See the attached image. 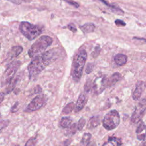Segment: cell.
<instances>
[{
    "label": "cell",
    "mask_w": 146,
    "mask_h": 146,
    "mask_svg": "<svg viewBox=\"0 0 146 146\" xmlns=\"http://www.w3.org/2000/svg\"><path fill=\"white\" fill-rule=\"evenodd\" d=\"M59 48H52L35 56L27 66L29 77L33 78L39 74L46 67L57 60L61 55Z\"/></svg>",
    "instance_id": "obj_1"
},
{
    "label": "cell",
    "mask_w": 146,
    "mask_h": 146,
    "mask_svg": "<svg viewBox=\"0 0 146 146\" xmlns=\"http://www.w3.org/2000/svg\"><path fill=\"white\" fill-rule=\"evenodd\" d=\"M87 57V52L84 49L79 50L74 57L71 75L73 80L76 82H78L81 79Z\"/></svg>",
    "instance_id": "obj_2"
},
{
    "label": "cell",
    "mask_w": 146,
    "mask_h": 146,
    "mask_svg": "<svg viewBox=\"0 0 146 146\" xmlns=\"http://www.w3.org/2000/svg\"><path fill=\"white\" fill-rule=\"evenodd\" d=\"M52 43V39L49 36L43 35L36 40L28 51L30 58L35 57L48 47Z\"/></svg>",
    "instance_id": "obj_3"
},
{
    "label": "cell",
    "mask_w": 146,
    "mask_h": 146,
    "mask_svg": "<svg viewBox=\"0 0 146 146\" xmlns=\"http://www.w3.org/2000/svg\"><path fill=\"white\" fill-rule=\"evenodd\" d=\"M19 29L21 33L29 40H34L42 33L40 27L26 21L21 22Z\"/></svg>",
    "instance_id": "obj_4"
},
{
    "label": "cell",
    "mask_w": 146,
    "mask_h": 146,
    "mask_svg": "<svg viewBox=\"0 0 146 146\" xmlns=\"http://www.w3.org/2000/svg\"><path fill=\"white\" fill-rule=\"evenodd\" d=\"M103 127L108 131L115 129L120 124V115L116 110H111L108 112L102 120Z\"/></svg>",
    "instance_id": "obj_5"
},
{
    "label": "cell",
    "mask_w": 146,
    "mask_h": 146,
    "mask_svg": "<svg viewBox=\"0 0 146 146\" xmlns=\"http://www.w3.org/2000/svg\"><path fill=\"white\" fill-rule=\"evenodd\" d=\"M21 64V63L20 61L16 60L13 62L8 66L1 78V87H3V86L8 83H10L12 81L15 73L20 67Z\"/></svg>",
    "instance_id": "obj_6"
},
{
    "label": "cell",
    "mask_w": 146,
    "mask_h": 146,
    "mask_svg": "<svg viewBox=\"0 0 146 146\" xmlns=\"http://www.w3.org/2000/svg\"><path fill=\"white\" fill-rule=\"evenodd\" d=\"M146 113V99H142L136 107L131 116V121L134 124L139 123Z\"/></svg>",
    "instance_id": "obj_7"
},
{
    "label": "cell",
    "mask_w": 146,
    "mask_h": 146,
    "mask_svg": "<svg viewBox=\"0 0 146 146\" xmlns=\"http://www.w3.org/2000/svg\"><path fill=\"white\" fill-rule=\"evenodd\" d=\"M46 103V98L44 96L39 95L35 96L28 104L25 110V112H31L38 110Z\"/></svg>",
    "instance_id": "obj_8"
},
{
    "label": "cell",
    "mask_w": 146,
    "mask_h": 146,
    "mask_svg": "<svg viewBox=\"0 0 146 146\" xmlns=\"http://www.w3.org/2000/svg\"><path fill=\"white\" fill-rule=\"evenodd\" d=\"M107 83L108 79L106 76H102L96 78L92 85L94 92L96 94H100L106 87H108Z\"/></svg>",
    "instance_id": "obj_9"
},
{
    "label": "cell",
    "mask_w": 146,
    "mask_h": 146,
    "mask_svg": "<svg viewBox=\"0 0 146 146\" xmlns=\"http://www.w3.org/2000/svg\"><path fill=\"white\" fill-rule=\"evenodd\" d=\"M87 102V95L84 92L81 93L78 98L75 107V111L77 112L81 111L84 108Z\"/></svg>",
    "instance_id": "obj_10"
},
{
    "label": "cell",
    "mask_w": 146,
    "mask_h": 146,
    "mask_svg": "<svg viewBox=\"0 0 146 146\" xmlns=\"http://www.w3.org/2000/svg\"><path fill=\"white\" fill-rule=\"evenodd\" d=\"M139 123L136 131V137L139 140H144L146 137V125L142 120Z\"/></svg>",
    "instance_id": "obj_11"
},
{
    "label": "cell",
    "mask_w": 146,
    "mask_h": 146,
    "mask_svg": "<svg viewBox=\"0 0 146 146\" xmlns=\"http://www.w3.org/2000/svg\"><path fill=\"white\" fill-rule=\"evenodd\" d=\"M144 88V83L143 82H138L136 84V88L135 89V91L132 95L133 99L135 100H137L140 98L142 92Z\"/></svg>",
    "instance_id": "obj_12"
},
{
    "label": "cell",
    "mask_w": 146,
    "mask_h": 146,
    "mask_svg": "<svg viewBox=\"0 0 146 146\" xmlns=\"http://www.w3.org/2000/svg\"><path fill=\"white\" fill-rule=\"evenodd\" d=\"M23 51V48L21 46H15L13 47L7 54V57L9 59H11L18 56Z\"/></svg>",
    "instance_id": "obj_13"
},
{
    "label": "cell",
    "mask_w": 146,
    "mask_h": 146,
    "mask_svg": "<svg viewBox=\"0 0 146 146\" xmlns=\"http://www.w3.org/2000/svg\"><path fill=\"white\" fill-rule=\"evenodd\" d=\"M103 146H122V142L119 138L115 136H110L108 141L104 143Z\"/></svg>",
    "instance_id": "obj_14"
},
{
    "label": "cell",
    "mask_w": 146,
    "mask_h": 146,
    "mask_svg": "<svg viewBox=\"0 0 146 146\" xmlns=\"http://www.w3.org/2000/svg\"><path fill=\"white\" fill-rule=\"evenodd\" d=\"M114 61L117 65L119 66H123L127 63V56L124 54H118L114 56Z\"/></svg>",
    "instance_id": "obj_15"
},
{
    "label": "cell",
    "mask_w": 146,
    "mask_h": 146,
    "mask_svg": "<svg viewBox=\"0 0 146 146\" xmlns=\"http://www.w3.org/2000/svg\"><path fill=\"white\" fill-rule=\"evenodd\" d=\"M121 78V75L119 72H115L112 74L111 77L108 79V87H111L115 84H116L117 82H119Z\"/></svg>",
    "instance_id": "obj_16"
},
{
    "label": "cell",
    "mask_w": 146,
    "mask_h": 146,
    "mask_svg": "<svg viewBox=\"0 0 146 146\" xmlns=\"http://www.w3.org/2000/svg\"><path fill=\"white\" fill-rule=\"evenodd\" d=\"M80 29L84 34H87L94 31L95 29V26L94 24L92 23H86L82 26H80Z\"/></svg>",
    "instance_id": "obj_17"
},
{
    "label": "cell",
    "mask_w": 146,
    "mask_h": 146,
    "mask_svg": "<svg viewBox=\"0 0 146 146\" xmlns=\"http://www.w3.org/2000/svg\"><path fill=\"white\" fill-rule=\"evenodd\" d=\"M101 2H103V3H104L109 8H110L113 13H116L119 15H123L124 14V11L120 8H119L117 5H113V4H109L106 1H101Z\"/></svg>",
    "instance_id": "obj_18"
},
{
    "label": "cell",
    "mask_w": 146,
    "mask_h": 146,
    "mask_svg": "<svg viewBox=\"0 0 146 146\" xmlns=\"http://www.w3.org/2000/svg\"><path fill=\"white\" fill-rule=\"evenodd\" d=\"M72 119H71V117H68V116L63 117L61 119L59 124H60V126L62 128H68L72 125Z\"/></svg>",
    "instance_id": "obj_19"
},
{
    "label": "cell",
    "mask_w": 146,
    "mask_h": 146,
    "mask_svg": "<svg viewBox=\"0 0 146 146\" xmlns=\"http://www.w3.org/2000/svg\"><path fill=\"white\" fill-rule=\"evenodd\" d=\"M100 124V119L98 116H93L91 117L88 121L87 127L89 129L94 128L98 127Z\"/></svg>",
    "instance_id": "obj_20"
},
{
    "label": "cell",
    "mask_w": 146,
    "mask_h": 146,
    "mask_svg": "<svg viewBox=\"0 0 146 146\" xmlns=\"http://www.w3.org/2000/svg\"><path fill=\"white\" fill-rule=\"evenodd\" d=\"M92 135L90 133L86 132L83 134L82 138L80 141V144L82 146H86L90 143V140L91 139Z\"/></svg>",
    "instance_id": "obj_21"
},
{
    "label": "cell",
    "mask_w": 146,
    "mask_h": 146,
    "mask_svg": "<svg viewBox=\"0 0 146 146\" xmlns=\"http://www.w3.org/2000/svg\"><path fill=\"white\" fill-rule=\"evenodd\" d=\"M75 104L73 102H71L68 103L63 108L62 112L64 113V114H68L71 113L72 110L75 108Z\"/></svg>",
    "instance_id": "obj_22"
},
{
    "label": "cell",
    "mask_w": 146,
    "mask_h": 146,
    "mask_svg": "<svg viewBox=\"0 0 146 146\" xmlns=\"http://www.w3.org/2000/svg\"><path fill=\"white\" fill-rule=\"evenodd\" d=\"M78 130V128H77V124L76 123H74L72 124L69 128H68L67 130L66 131V133L67 135H74L76 131Z\"/></svg>",
    "instance_id": "obj_23"
},
{
    "label": "cell",
    "mask_w": 146,
    "mask_h": 146,
    "mask_svg": "<svg viewBox=\"0 0 146 146\" xmlns=\"http://www.w3.org/2000/svg\"><path fill=\"white\" fill-rule=\"evenodd\" d=\"M16 82H17L16 80H15L14 81H13V80H12V81L9 83V85L8 86V87L6 88V90L3 92V94H9V92H10L13 90V88H14V86H15V84L17 83Z\"/></svg>",
    "instance_id": "obj_24"
},
{
    "label": "cell",
    "mask_w": 146,
    "mask_h": 146,
    "mask_svg": "<svg viewBox=\"0 0 146 146\" xmlns=\"http://www.w3.org/2000/svg\"><path fill=\"white\" fill-rule=\"evenodd\" d=\"M86 124V120L83 117H81L77 124V128L78 131H81Z\"/></svg>",
    "instance_id": "obj_25"
},
{
    "label": "cell",
    "mask_w": 146,
    "mask_h": 146,
    "mask_svg": "<svg viewBox=\"0 0 146 146\" xmlns=\"http://www.w3.org/2000/svg\"><path fill=\"white\" fill-rule=\"evenodd\" d=\"M36 143V138L31 137L26 141L25 146H35Z\"/></svg>",
    "instance_id": "obj_26"
},
{
    "label": "cell",
    "mask_w": 146,
    "mask_h": 146,
    "mask_svg": "<svg viewBox=\"0 0 146 146\" xmlns=\"http://www.w3.org/2000/svg\"><path fill=\"white\" fill-rule=\"evenodd\" d=\"M91 86H92V84H91V80H88L84 85V92H89L91 88Z\"/></svg>",
    "instance_id": "obj_27"
},
{
    "label": "cell",
    "mask_w": 146,
    "mask_h": 146,
    "mask_svg": "<svg viewBox=\"0 0 146 146\" xmlns=\"http://www.w3.org/2000/svg\"><path fill=\"white\" fill-rule=\"evenodd\" d=\"M67 28L71 31L74 32V33H75L77 31V29L74 23H69L68 25H67Z\"/></svg>",
    "instance_id": "obj_28"
},
{
    "label": "cell",
    "mask_w": 146,
    "mask_h": 146,
    "mask_svg": "<svg viewBox=\"0 0 146 146\" xmlns=\"http://www.w3.org/2000/svg\"><path fill=\"white\" fill-rule=\"evenodd\" d=\"M94 65L92 63H88L86 69V72L87 74H90L93 70Z\"/></svg>",
    "instance_id": "obj_29"
},
{
    "label": "cell",
    "mask_w": 146,
    "mask_h": 146,
    "mask_svg": "<svg viewBox=\"0 0 146 146\" xmlns=\"http://www.w3.org/2000/svg\"><path fill=\"white\" fill-rule=\"evenodd\" d=\"M18 104H19V103L18 102H15V104L13 106V107L11 108V112L12 113H14V112H16L18 110Z\"/></svg>",
    "instance_id": "obj_30"
},
{
    "label": "cell",
    "mask_w": 146,
    "mask_h": 146,
    "mask_svg": "<svg viewBox=\"0 0 146 146\" xmlns=\"http://www.w3.org/2000/svg\"><path fill=\"white\" fill-rule=\"evenodd\" d=\"M9 123V120H2L1 122V130L2 131L3 129V128L7 127Z\"/></svg>",
    "instance_id": "obj_31"
},
{
    "label": "cell",
    "mask_w": 146,
    "mask_h": 146,
    "mask_svg": "<svg viewBox=\"0 0 146 146\" xmlns=\"http://www.w3.org/2000/svg\"><path fill=\"white\" fill-rule=\"evenodd\" d=\"M71 141H72V140L71 139H67L65 140L64 141H63L60 144V146H68L70 144V143H71Z\"/></svg>",
    "instance_id": "obj_32"
},
{
    "label": "cell",
    "mask_w": 146,
    "mask_h": 146,
    "mask_svg": "<svg viewBox=\"0 0 146 146\" xmlns=\"http://www.w3.org/2000/svg\"><path fill=\"white\" fill-rule=\"evenodd\" d=\"M115 24L118 26H125V23L122 21V20H120V19H116L115 22Z\"/></svg>",
    "instance_id": "obj_33"
},
{
    "label": "cell",
    "mask_w": 146,
    "mask_h": 146,
    "mask_svg": "<svg viewBox=\"0 0 146 146\" xmlns=\"http://www.w3.org/2000/svg\"><path fill=\"white\" fill-rule=\"evenodd\" d=\"M66 2L69 3L71 5L74 6L75 7H79V4L78 2H76L72 1H66Z\"/></svg>",
    "instance_id": "obj_34"
},
{
    "label": "cell",
    "mask_w": 146,
    "mask_h": 146,
    "mask_svg": "<svg viewBox=\"0 0 146 146\" xmlns=\"http://www.w3.org/2000/svg\"><path fill=\"white\" fill-rule=\"evenodd\" d=\"M4 96H5V94H3V92H2L1 93V96H0V97H1V103L2 102V101H3V100Z\"/></svg>",
    "instance_id": "obj_35"
},
{
    "label": "cell",
    "mask_w": 146,
    "mask_h": 146,
    "mask_svg": "<svg viewBox=\"0 0 146 146\" xmlns=\"http://www.w3.org/2000/svg\"><path fill=\"white\" fill-rule=\"evenodd\" d=\"M86 146H96V145H95V144L94 143H90L88 145H87Z\"/></svg>",
    "instance_id": "obj_36"
},
{
    "label": "cell",
    "mask_w": 146,
    "mask_h": 146,
    "mask_svg": "<svg viewBox=\"0 0 146 146\" xmlns=\"http://www.w3.org/2000/svg\"><path fill=\"white\" fill-rule=\"evenodd\" d=\"M140 146H146V143H143Z\"/></svg>",
    "instance_id": "obj_37"
},
{
    "label": "cell",
    "mask_w": 146,
    "mask_h": 146,
    "mask_svg": "<svg viewBox=\"0 0 146 146\" xmlns=\"http://www.w3.org/2000/svg\"><path fill=\"white\" fill-rule=\"evenodd\" d=\"M14 146H19V145H14Z\"/></svg>",
    "instance_id": "obj_38"
}]
</instances>
